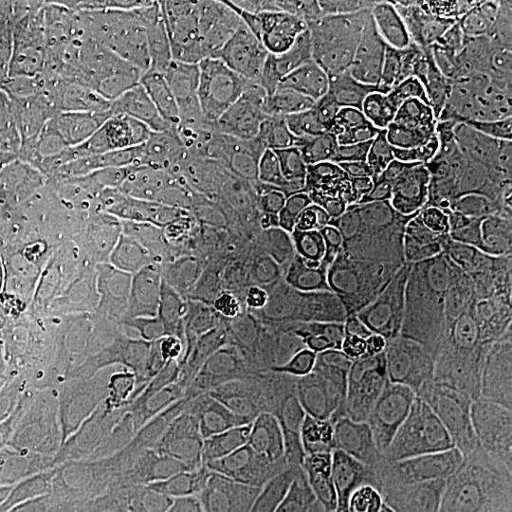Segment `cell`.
Instances as JSON below:
<instances>
[{"instance_id": "6da1fadb", "label": "cell", "mask_w": 512, "mask_h": 512, "mask_svg": "<svg viewBox=\"0 0 512 512\" xmlns=\"http://www.w3.org/2000/svg\"><path fill=\"white\" fill-rule=\"evenodd\" d=\"M302 6L253 21L158 23L165 65L291 145L300 137L291 46Z\"/></svg>"}, {"instance_id": "7a4b0ae2", "label": "cell", "mask_w": 512, "mask_h": 512, "mask_svg": "<svg viewBox=\"0 0 512 512\" xmlns=\"http://www.w3.org/2000/svg\"><path fill=\"white\" fill-rule=\"evenodd\" d=\"M397 133L401 150L395 198L410 236L433 245L480 196L497 162L435 116H410Z\"/></svg>"}, {"instance_id": "3957f363", "label": "cell", "mask_w": 512, "mask_h": 512, "mask_svg": "<svg viewBox=\"0 0 512 512\" xmlns=\"http://www.w3.org/2000/svg\"><path fill=\"white\" fill-rule=\"evenodd\" d=\"M346 120L399 128L406 105L395 2H317Z\"/></svg>"}, {"instance_id": "277c9868", "label": "cell", "mask_w": 512, "mask_h": 512, "mask_svg": "<svg viewBox=\"0 0 512 512\" xmlns=\"http://www.w3.org/2000/svg\"><path fill=\"white\" fill-rule=\"evenodd\" d=\"M88 6L42 38L29 52L18 154H73L92 124Z\"/></svg>"}, {"instance_id": "5b68a950", "label": "cell", "mask_w": 512, "mask_h": 512, "mask_svg": "<svg viewBox=\"0 0 512 512\" xmlns=\"http://www.w3.org/2000/svg\"><path fill=\"white\" fill-rule=\"evenodd\" d=\"M92 80V124L82 150L116 154L128 128V109L148 74L164 69L158 33L118 2H90L86 18Z\"/></svg>"}, {"instance_id": "8992f818", "label": "cell", "mask_w": 512, "mask_h": 512, "mask_svg": "<svg viewBox=\"0 0 512 512\" xmlns=\"http://www.w3.org/2000/svg\"><path fill=\"white\" fill-rule=\"evenodd\" d=\"M198 416L243 442L296 448L313 456H330L378 427V421L256 393L238 378L207 380L198 395Z\"/></svg>"}, {"instance_id": "52a82bcc", "label": "cell", "mask_w": 512, "mask_h": 512, "mask_svg": "<svg viewBox=\"0 0 512 512\" xmlns=\"http://www.w3.org/2000/svg\"><path fill=\"white\" fill-rule=\"evenodd\" d=\"M395 18L406 105L410 116L429 114L469 69L484 42L452 2H395Z\"/></svg>"}, {"instance_id": "ba28073f", "label": "cell", "mask_w": 512, "mask_h": 512, "mask_svg": "<svg viewBox=\"0 0 512 512\" xmlns=\"http://www.w3.org/2000/svg\"><path fill=\"white\" fill-rule=\"evenodd\" d=\"M408 313L437 325L482 359L512 361V275L478 279L433 266L412 294Z\"/></svg>"}, {"instance_id": "9c48e42d", "label": "cell", "mask_w": 512, "mask_h": 512, "mask_svg": "<svg viewBox=\"0 0 512 512\" xmlns=\"http://www.w3.org/2000/svg\"><path fill=\"white\" fill-rule=\"evenodd\" d=\"M84 152V150H82ZM84 186L118 224H222V203L181 175L126 156L88 152Z\"/></svg>"}, {"instance_id": "30bf717a", "label": "cell", "mask_w": 512, "mask_h": 512, "mask_svg": "<svg viewBox=\"0 0 512 512\" xmlns=\"http://www.w3.org/2000/svg\"><path fill=\"white\" fill-rule=\"evenodd\" d=\"M92 353L65 330L33 317L0 342V406L16 418L37 416L90 372Z\"/></svg>"}, {"instance_id": "8fae6325", "label": "cell", "mask_w": 512, "mask_h": 512, "mask_svg": "<svg viewBox=\"0 0 512 512\" xmlns=\"http://www.w3.org/2000/svg\"><path fill=\"white\" fill-rule=\"evenodd\" d=\"M21 198V196H19ZM42 277L38 304L67 291L93 245L116 226L86 186L46 198H21Z\"/></svg>"}, {"instance_id": "7c38bea8", "label": "cell", "mask_w": 512, "mask_h": 512, "mask_svg": "<svg viewBox=\"0 0 512 512\" xmlns=\"http://www.w3.org/2000/svg\"><path fill=\"white\" fill-rule=\"evenodd\" d=\"M431 262L478 279L512 275V165L497 164L480 196L435 239Z\"/></svg>"}, {"instance_id": "4fadbf2b", "label": "cell", "mask_w": 512, "mask_h": 512, "mask_svg": "<svg viewBox=\"0 0 512 512\" xmlns=\"http://www.w3.org/2000/svg\"><path fill=\"white\" fill-rule=\"evenodd\" d=\"M302 266L291 249L247 228L224 230L192 262L211 306L285 291Z\"/></svg>"}, {"instance_id": "5bb4252c", "label": "cell", "mask_w": 512, "mask_h": 512, "mask_svg": "<svg viewBox=\"0 0 512 512\" xmlns=\"http://www.w3.org/2000/svg\"><path fill=\"white\" fill-rule=\"evenodd\" d=\"M497 164L512 165V73L486 46L429 114Z\"/></svg>"}, {"instance_id": "9a60e30c", "label": "cell", "mask_w": 512, "mask_h": 512, "mask_svg": "<svg viewBox=\"0 0 512 512\" xmlns=\"http://www.w3.org/2000/svg\"><path fill=\"white\" fill-rule=\"evenodd\" d=\"M222 228H247L291 249L304 264H325L346 253L317 226L287 173L277 167L222 203Z\"/></svg>"}, {"instance_id": "2e32d148", "label": "cell", "mask_w": 512, "mask_h": 512, "mask_svg": "<svg viewBox=\"0 0 512 512\" xmlns=\"http://www.w3.org/2000/svg\"><path fill=\"white\" fill-rule=\"evenodd\" d=\"M287 293V330L327 340L338 348L376 308L351 253L325 264H304Z\"/></svg>"}, {"instance_id": "e0dca14e", "label": "cell", "mask_w": 512, "mask_h": 512, "mask_svg": "<svg viewBox=\"0 0 512 512\" xmlns=\"http://www.w3.org/2000/svg\"><path fill=\"white\" fill-rule=\"evenodd\" d=\"M351 361L332 342L281 330L272 332L256 349L238 380L268 397L317 404L330 382Z\"/></svg>"}, {"instance_id": "ac0fdd59", "label": "cell", "mask_w": 512, "mask_h": 512, "mask_svg": "<svg viewBox=\"0 0 512 512\" xmlns=\"http://www.w3.org/2000/svg\"><path fill=\"white\" fill-rule=\"evenodd\" d=\"M222 232V224H118L107 239L131 289L147 294L183 274Z\"/></svg>"}, {"instance_id": "d6986e66", "label": "cell", "mask_w": 512, "mask_h": 512, "mask_svg": "<svg viewBox=\"0 0 512 512\" xmlns=\"http://www.w3.org/2000/svg\"><path fill=\"white\" fill-rule=\"evenodd\" d=\"M291 54L300 112L298 139L329 148L346 114L317 2H306L296 12Z\"/></svg>"}, {"instance_id": "ffe728a7", "label": "cell", "mask_w": 512, "mask_h": 512, "mask_svg": "<svg viewBox=\"0 0 512 512\" xmlns=\"http://www.w3.org/2000/svg\"><path fill=\"white\" fill-rule=\"evenodd\" d=\"M279 167L291 179L321 232L340 249L353 251L357 245L355 205L329 148L298 139L285 148Z\"/></svg>"}, {"instance_id": "44dd1931", "label": "cell", "mask_w": 512, "mask_h": 512, "mask_svg": "<svg viewBox=\"0 0 512 512\" xmlns=\"http://www.w3.org/2000/svg\"><path fill=\"white\" fill-rule=\"evenodd\" d=\"M245 465V442L203 423L175 454V478L194 512H219Z\"/></svg>"}, {"instance_id": "7402d4cb", "label": "cell", "mask_w": 512, "mask_h": 512, "mask_svg": "<svg viewBox=\"0 0 512 512\" xmlns=\"http://www.w3.org/2000/svg\"><path fill=\"white\" fill-rule=\"evenodd\" d=\"M397 128H376L346 120L334 139L329 154L353 205L395 196L399 167Z\"/></svg>"}, {"instance_id": "603a6c76", "label": "cell", "mask_w": 512, "mask_h": 512, "mask_svg": "<svg viewBox=\"0 0 512 512\" xmlns=\"http://www.w3.org/2000/svg\"><path fill=\"white\" fill-rule=\"evenodd\" d=\"M42 277L33 253L23 200L0 177V304L37 317Z\"/></svg>"}, {"instance_id": "cb8c5ba5", "label": "cell", "mask_w": 512, "mask_h": 512, "mask_svg": "<svg viewBox=\"0 0 512 512\" xmlns=\"http://www.w3.org/2000/svg\"><path fill=\"white\" fill-rule=\"evenodd\" d=\"M88 160L82 150L73 154H16L0 173L21 198H46L71 192L86 183Z\"/></svg>"}, {"instance_id": "d4e9b609", "label": "cell", "mask_w": 512, "mask_h": 512, "mask_svg": "<svg viewBox=\"0 0 512 512\" xmlns=\"http://www.w3.org/2000/svg\"><path fill=\"white\" fill-rule=\"evenodd\" d=\"M122 8L152 23H196L217 19H266L285 14L298 2H236V0H184V2H118Z\"/></svg>"}, {"instance_id": "484cf974", "label": "cell", "mask_w": 512, "mask_h": 512, "mask_svg": "<svg viewBox=\"0 0 512 512\" xmlns=\"http://www.w3.org/2000/svg\"><path fill=\"white\" fill-rule=\"evenodd\" d=\"M219 512H302V507L275 478L245 463Z\"/></svg>"}, {"instance_id": "4316f807", "label": "cell", "mask_w": 512, "mask_h": 512, "mask_svg": "<svg viewBox=\"0 0 512 512\" xmlns=\"http://www.w3.org/2000/svg\"><path fill=\"white\" fill-rule=\"evenodd\" d=\"M476 18L512 29V0H459Z\"/></svg>"}, {"instance_id": "83f0119b", "label": "cell", "mask_w": 512, "mask_h": 512, "mask_svg": "<svg viewBox=\"0 0 512 512\" xmlns=\"http://www.w3.org/2000/svg\"><path fill=\"white\" fill-rule=\"evenodd\" d=\"M8 416H10V414H8V412H6V410H4L2 406H0V431H2V427L6 425V421H8Z\"/></svg>"}, {"instance_id": "f1b7e54d", "label": "cell", "mask_w": 512, "mask_h": 512, "mask_svg": "<svg viewBox=\"0 0 512 512\" xmlns=\"http://www.w3.org/2000/svg\"><path fill=\"white\" fill-rule=\"evenodd\" d=\"M0 512H2V511H0Z\"/></svg>"}]
</instances>
